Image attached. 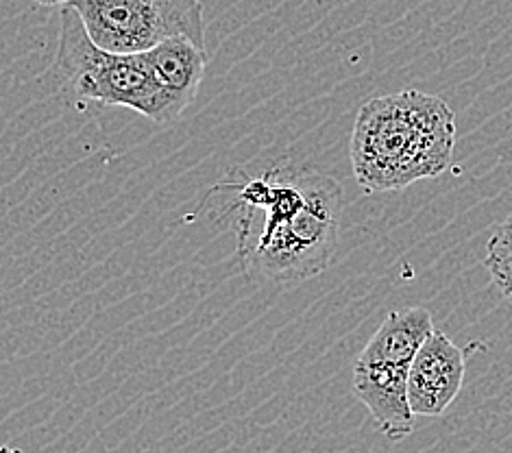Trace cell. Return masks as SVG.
I'll return each mask as SVG.
<instances>
[{
    "label": "cell",
    "mask_w": 512,
    "mask_h": 453,
    "mask_svg": "<svg viewBox=\"0 0 512 453\" xmlns=\"http://www.w3.org/2000/svg\"><path fill=\"white\" fill-rule=\"evenodd\" d=\"M236 192L238 255L251 277L297 284L327 271L343 218L338 181L308 166H279Z\"/></svg>",
    "instance_id": "1"
},
{
    "label": "cell",
    "mask_w": 512,
    "mask_h": 453,
    "mask_svg": "<svg viewBox=\"0 0 512 453\" xmlns=\"http://www.w3.org/2000/svg\"><path fill=\"white\" fill-rule=\"evenodd\" d=\"M456 146V116L438 96L401 90L360 107L351 133V168L367 194L399 192L441 177Z\"/></svg>",
    "instance_id": "2"
},
{
    "label": "cell",
    "mask_w": 512,
    "mask_h": 453,
    "mask_svg": "<svg viewBox=\"0 0 512 453\" xmlns=\"http://www.w3.org/2000/svg\"><path fill=\"white\" fill-rule=\"evenodd\" d=\"M55 70L77 103L127 107L160 125L184 112L155 79L144 53H114L96 46L70 5L62 9Z\"/></svg>",
    "instance_id": "3"
},
{
    "label": "cell",
    "mask_w": 512,
    "mask_h": 453,
    "mask_svg": "<svg viewBox=\"0 0 512 453\" xmlns=\"http://www.w3.org/2000/svg\"><path fill=\"white\" fill-rule=\"evenodd\" d=\"M434 332L425 308L390 312L353 362V395L386 438L401 440L414 430L408 403V373L419 347Z\"/></svg>",
    "instance_id": "4"
},
{
    "label": "cell",
    "mask_w": 512,
    "mask_h": 453,
    "mask_svg": "<svg viewBox=\"0 0 512 453\" xmlns=\"http://www.w3.org/2000/svg\"><path fill=\"white\" fill-rule=\"evenodd\" d=\"M96 46L144 53L170 38L205 46L201 0H70Z\"/></svg>",
    "instance_id": "5"
},
{
    "label": "cell",
    "mask_w": 512,
    "mask_h": 453,
    "mask_svg": "<svg viewBox=\"0 0 512 453\" xmlns=\"http://www.w3.org/2000/svg\"><path fill=\"white\" fill-rule=\"evenodd\" d=\"M465 373V353L434 327L414 355L408 373V403L414 416L445 414L460 395Z\"/></svg>",
    "instance_id": "6"
},
{
    "label": "cell",
    "mask_w": 512,
    "mask_h": 453,
    "mask_svg": "<svg viewBox=\"0 0 512 453\" xmlns=\"http://www.w3.org/2000/svg\"><path fill=\"white\" fill-rule=\"evenodd\" d=\"M153 68L155 79L162 88L173 96L181 109L194 103L205 77L210 53L207 46H201L188 38H170L162 44L144 51Z\"/></svg>",
    "instance_id": "7"
},
{
    "label": "cell",
    "mask_w": 512,
    "mask_h": 453,
    "mask_svg": "<svg viewBox=\"0 0 512 453\" xmlns=\"http://www.w3.org/2000/svg\"><path fill=\"white\" fill-rule=\"evenodd\" d=\"M484 266L502 297L512 303V214L499 223L486 244Z\"/></svg>",
    "instance_id": "8"
},
{
    "label": "cell",
    "mask_w": 512,
    "mask_h": 453,
    "mask_svg": "<svg viewBox=\"0 0 512 453\" xmlns=\"http://www.w3.org/2000/svg\"><path fill=\"white\" fill-rule=\"evenodd\" d=\"M33 3H38V5H46V7H53V5H68L70 0H33Z\"/></svg>",
    "instance_id": "9"
}]
</instances>
